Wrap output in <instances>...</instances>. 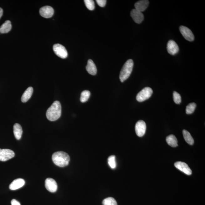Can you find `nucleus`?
<instances>
[{"instance_id":"f257e3e1","label":"nucleus","mask_w":205,"mask_h":205,"mask_svg":"<svg viewBox=\"0 0 205 205\" xmlns=\"http://www.w3.org/2000/svg\"><path fill=\"white\" fill-rule=\"evenodd\" d=\"M61 113V104L59 101H56L48 109L46 113V116L50 121H56L60 118Z\"/></svg>"},{"instance_id":"f03ea898","label":"nucleus","mask_w":205,"mask_h":205,"mask_svg":"<svg viewBox=\"0 0 205 205\" xmlns=\"http://www.w3.org/2000/svg\"><path fill=\"white\" fill-rule=\"evenodd\" d=\"M52 158L55 165L60 167L67 166L70 160L69 155L62 151H58L54 153Z\"/></svg>"},{"instance_id":"7ed1b4c3","label":"nucleus","mask_w":205,"mask_h":205,"mask_svg":"<svg viewBox=\"0 0 205 205\" xmlns=\"http://www.w3.org/2000/svg\"><path fill=\"white\" fill-rule=\"evenodd\" d=\"M133 65V60L131 59L127 60L123 65L119 76L121 82H124L129 78L132 71Z\"/></svg>"},{"instance_id":"20e7f679","label":"nucleus","mask_w":205,"mask_h":205,"mask_svg":"<svg viewBox=\"0 0 205 205\" xmlns=\"http://www.w3.org/2000/svg\"><path fill=\"white\" fill-rule=\"evenodd\" d=\"M153 93V90L150 87H146L139 92L136 96L137 100L142 102L150 97Z\"/></svg>"},{"instance_id":"39448f33","label":"nucleus","mask_w":205,"mask_h":205,"mask_svg":"<svg viewBox=\"0 0 205 205\" xmlns=\"http://www.w3.org/2000/svg\"><path fill=\"white\" fill-rule=\"evenodd\" d=\"M53 49L55 54L62 59L66 58L68 56V52L64 46L61 44H56L53 46Z\"/></svg>"},{"instance_id":"423d86ee","label":"nucleus","mask_w":205,"mask_h":205,"mask_svg":"<svg viewBox=\"0 0 205 205\" xmlns=\"http://www.w3.org/2000/svg\"><path fill=\"white\" fill-rule=\"evenodd\" d=\"M15 154L13 151L8 149H3L0 150V161H5L15 156Z\"/></svg>"},{"instance_id":"0eeeda50","label":"nucleus","mask_w":205,"mask_h":205,"mask_svg":"<svg viewBox=\"0 0 205 205\" xmlns=\"http://www.w3.org/2000/svg\"><path fill=\"white\" fill-rule=\"evenodd\" d=\"M180 31L184 38L187 40L192 42L194 40V37L193 33L191 30L186 27L181 26L180 27Z\"/></svg>"},{"instance_id":"6e6552de","label":"nucleus","mask_w":205,"mask_h":205,"mask_svg":"<svg viewBox=\"0 0 205 205\" xmlns=\"http://www.w3.org/2000/svg\"><path fill=\"white\" fill-rule=\"evenodd\" d=\"M146 130V124L143 120H139L136 123L135 126V131L137 136L139 137L143 136L145 134Z\"/></svg>"},{"instance_id":"1a4fd4ad","label":"nucleus","mask_w":205,"mask_h":205,"mask_svg":"<svg viewBox=\"0 0 205 205\" xmlns=\"http://www.w3.org/2000/svg\"><path fill=\"white\" fill-rule=\"evenodd\" d=\"M39 13L42 17L49 18L52 17L54 15V10L51 6H46L40 8Z\"/></svg>"},{"instance_id":"9d476101","label":"nucleus","mask_w":205,"mask_h":205,"mask_svg":"<svg viewBox=\"0 0 205 205\" xmlns=\"http://www.w3.org/2000/svg\"><path fill=\"white\" fill-rule=\"evenodd\" d=\"M45 186L46 189L51 192H56L58 189V185L54 179L49 178L45 181Z\"/></svg>"},{"instance_id":"9b49d317","label":"nucleus","mask_w":205,"mask_h":205,"mask_svg":"<svg viewBox=\"0 0 205 205\" xmlns=\"http://www.w3.org/2000/svg\"><path fill=\"white\" fill-rule=\"evenodd\" d=\"M174 166L176 168L188 175H191L192 174V172L191 169L188 167V166L184 162H176L175 163Z\"/></svg>"},{"instance_id":"f8f14e48","label":"nucleus","mask_w":205,"mask_h":205,"mask_svg":"<svg viewBox=\"0 0 205 205\" xmlns=\"http://www.w3.org/2000/svg\"><path fill=\"white\" fill-rule=\"evenodd\" d=\"M167 52L172 55L177 54L179 51V48L177 44L175 41L171 40L167 43Z\"/></svg>"},{"instance_id":"ddd939ff","label":"nucleus","mask_w":205,"mask_h":205,"mask_svg":"<svg viewBox=\"0 0 205 205\" xmlns=\"http://www.w3.org/2000/svg\"><path fill=\"white\" fill-rule=\"evenodd\" d=\"M131 15L133 20L138 24H140L144 20V16L142 12L139 11L136 9H133L131 11Z\"/></svg>"},{"instance_id":"4468645a","label":"nucleus","mask_w":205,"mask_h":205,"mask_svg":"<svg viewBox=\"0 0 205 205\" xmlns=\"http://www.w3.org/2000/svg\"><path fill=\"white\" fill-rule=\"evenodd\" d=\"M24 180L21 178L16 179L11 183L9 186L10 189L12 190H15L21 188L25 184Z\"/></svg>"},{"instance_id":"2eb2a0df","label":"nucleus","mask_w":205,"mask_h":205,"mask_svg":"<svg viewBox=\"0 0 205 205\" xmlns=\"http://www.w3.org/2000/svg\"><path fill=\"white\" fill-rule=\"evenodd\" d=\"M149 3V1L147 0L138 1L135 3V9L140 12H143L148 8Z\"/></svg>"},{"instance_id":"dca6fc26","label":"nucleus","mask_w":205,"mask_h":205,"mask_svg":"<svg viewBox=\"0 0 205 205\" xmlns=\"http://www.w3.org/2000/svg\"><path fill=\"white\" fill-rule=\"evenodd\" d=\"M86 69L89 74L95 75L97 73V69L95 64L91 59H89L87 62V64L86 67Z\"/></svg>"},{"instance_id":"f3484780","label":"nucleus","mask_w":205,"mask_h":205,"mask_svg":"<svg viewBox=\"0 0 205 205\" xmlns=\"http://www.w3.org/2000/svg\"><path fill=\"white\" fill-rule=\"evenodd\" d=\"M33 92V88L29 87L25 91L21 98V100L23 103H26L31 98Z\"/></svg>"},{"instance_id":"a211bd4d","label":"nucleus","mask_w":205,"mask_h":205,"mask_svg":"<svg viewBox=\"0 0 205 205\" xmlns=\"http://www.w3.org/2000/svg\"><path fill=\"white\" fill-rule=\"evenodd\" d=\"M13 133L15 138L19 140L22 136L23 130L20 124L16 123L13 126Z\"/></svg>"},{"instance_id":"6ab92c4d","label":"nucleus","mask_w":205,"mask_h":205,"mask_svg":"<svg viewBox=\"0 0 205 205\" xmlns=\"http://www.w3.org/2000/svg\"><path fill=\"white\" fill-rule=\"evenodd\" d=\"M11 23L10 21L7 20L0 27V33H8L11 31Z\"/></svg>"},{"instance_id":"aec40b11","label":"nucleus","mask_w":205,"mask_h":205,"mask_svg":"<svg viewBox=\"0 0 205 205\" xmlns=\"http://www.w3.org/2000/svg\"><path fill=\"white\" fill-rule=\"evenodd\" d=\"M166 141L168 145L172 147H176L178 146L177 139L174 135H171L167 136Z\"/></svg>"},{"instance_id":"412c9836","label":"nucleus","mask_w":205,"mask_h":205,"mask_svg":"<svg viewBox=\"0 0 205 205\" xmlns=\"http://www.w3.org/2000/svg\"><path fill=\"white\" fill-rule=\"evenodd\" d=\"M183 134L185 140L187 143L190 145H193L194 141L190 133L186 130H184L183 131Z\"/></svg>"},{"instance_id":"4be33fe9","label":"nucleus","mask_w":205,"mask_h":205,"mask_svg":"<svg viewBox=\"0 0 205 205\" xmlns=\"http://www.w3.org/2000/svg\"><path fill=\"white\" fill-rule=\"evenodd\" d=\"M90 95V92L89 90L83 91L81 93L80 101L82 103L86 102L88 100Z\"/></svg>"},{"instance_id":"5701e85b","label":"nucleus","mask_w":205,"mask_h":205,"mask_svg":"<svg viewBox=\"0 0 205 205\" xmlns=\"http://www.w3.org/2000/svg\"><path fill=\"white\" fill-rule=\"evenodd\" d=\"M103 205H117L116 201L114 198L108 197L103 200Z\"/></svg>"},{"instance_id":"b1692460","label":"nucleus","mask_w":205,"mask_h":205,"mask_svg":"<svg viewBox=\"0 0 205 205\" xmlns=\"http://www.w3.org/2000/svg\"><path fill=\"white\" fill-rule=\"evenodd\" d=\"M197 106L195 103H192L187 105L186 108V112L187 115H190L193 113Z\"/></svg>"},{"instance_id":"393cba45","label":"nucleus","mask_w":205,"mask_h":205,"mask_svg":"<svg viewBox=\"0 0 205 205\" xmlns=\"http://www.w3.org/2000/svg\"><path fill=\"white\" fill-rule=\"evenodd\" d=\"M108 163L112 169H115L116 167L115 162V156H111L108 158Z\"/></svg>"},{"instance_id":"a878e982","label":"nucleus","mask_w":205,"mask_h":205,"mask_svg":"<svg viewBox=\"0 0 205 205\" xmlns=\"http://www.w3.org/2000/svg\"><path fill=\"white\" fill-rule=\"evenodd\" d=\"M84 2L85 6L89 10H93L95 9V5L94 1L92 0H85Z\"/></svg>"},{"instance_id":"bb28decb","label":"nucleus","mask_w":205,"mask_h":205,"mask_svg":"<svg viewBox=\"0 0 205 205\" xmlns=\"http://www.w3.org/2000/svg\"><path fill=\"white\" fill-rule=\"evenodd\" d=\"M173 99L174 102L177 104H180L181 102V97L180 94L177 92H173Z\"/></svg>"},{"instance_id":"cd10ccee","label":"nucleus","mask_w":205,"mask_h":205,"mask_svg":"<svg viewBox=\"0 0 205 205\" xmlns=\"http://www.w3.org/2000/svg\"><path fill=\"white\" fill-rule=\"evenodd\" d=\"M107 1L106 0H97L96 2H97L98 5L99 6L103 8L106 5Z\"/></svg>"},{"instance_id":"c85d7f7f","label":"nucleus","mask_w":205,"mask_h":205,"mask_svg":"<svg viewBox=\"0 0 205 205\" xmlns=\"http://www.w3.org/2000/svg\"><path fill=\"white\" fill-rule=\"evenodd\" d=\"M11 203L12 205H21L20 203L15 199H12Z\"/></svg>"},{"instance_id":"c756f323","label":"nucleus","mask_w":205,"mask_h":205,"mask_svg":"<svg viewBox=\"0 0 205 205\" xmlns=\"http://www.w3.org/2000/svg\"><path fill=\"white\" fill-rule=\"evenodd\" d=\"M3 9L1 8H0V19H1L2 17V16L3 15Z\"/></svg>"}]
</instances>
